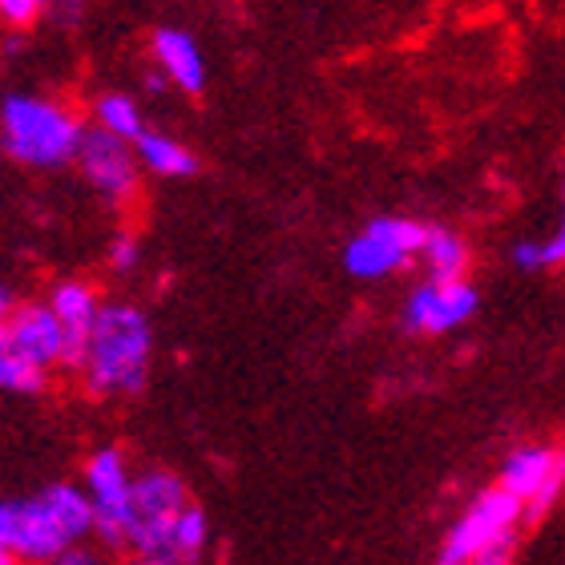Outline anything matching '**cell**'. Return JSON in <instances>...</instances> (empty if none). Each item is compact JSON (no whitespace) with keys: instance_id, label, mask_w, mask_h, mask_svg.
<instances>
[{"instance_id":"cell-6","label":"cell","mask_w":565,"mask_h":565,"mask_svg":"<svg viewBox=\"0 0 565 565\" xmlns=\"http://www.w3.org/2000/svg\"><path fill=\"white\" fill-rule=\"evenodd\" d=\"M433 226L416 223V218H401V214H380L372 223H364L348 238L343 247V271L352 279H388V275L404 271L413 259L424 255Z\"/></svg>"},{"instance_id":"cell-12","label":"cell","mask_w":565,"mask_h":565,"mask_svg":"<svg viewBox=\"0 0 565 565\" xmlns=\"http://www.w3.org/2000/svg\"><path fill=\"white\" fill-rule=\"evenodd\" d=\"M45 303H49V311L57 316L61 331H65V372H82L85 348H89V335H94L106 303H102L94 287L82 279L53 282L45 295Z\"/></svg>"},{"instance_id":"cell-2","label":"cell","mask_w":565,"mask_h":565,"mask_svg":"<svg viewBox=\"0 0 565 565\" xmlns=\"http://www.w3.org/2000/svg\"><path fill=\"white\" fill-rule=\"evenodd\" d=\"M153 331L134 303H106L82 360V384L94 396H138L150 372Z\"/></svg>"},{"instance_id":"cell-22","label":"cell","mask_w":565,"mask_h":565,"mask_svg":"<svg viewBox=\"0 0 565 565\" xmlns=\"http://www.w3.org/2000/svg\"><path fill=\"white\" fill-rule=\"evenodd\" d=\"M0 565H17V562H12V557H4V554H0Z\"/></svg>"},{"instance_id":"cell-7","label":"cell","mask_w":565,"mask_h":565,"mask_svg":"<svg viewBox=\"0 0 565 565\" xmlns=\"http://www.w3.org/2000/svg\"><path fill=\"white\" fill-rule=\"evenodd\" d=\"M521 518H525V505L518 497H509L505 489H484L448 530L436 565H472L477 557L493 554L497 545L513 542Z\"/></svg>"},{"instance_id":"cell-23","label":"cell","mask_w":565,"mask_h":565,"mask_svg":"<svg viewBox=\"0 0 565 565\" xmlns=\"http://www.w3.org/2000/svg\"><path fill=\"white\" fill-rule=\"evenodd\" d=\"M126 565H146V562H138V557H134V562H126Z\"/></svg>"},{"instance_id":"cell-9","label":"cell","mask_w":565,"mask_h":565,"mask_svg":"<svg viewBox=\"0 0 565 565\" xmlns=\"http://www.w3.org/2000/svg\"><path fill=\"white\" fill-rule=\"evenodd\" d=\"M562 484H565V448L525 445L505 457L497 489H505L509 497H518L521 505H525V518H537L542 509L554 505V497L562 493Z\"/></svg>"},{"instance_id":"cell-11","label":"cell","mask_w":565,"mask_h":565,"mask_svg":"<svg viewBox=\"0 0 565 565\" xmlns=\"http://www.w3.org/2000/svg\"><path fill=\"white\" fill-rule=\"evenodd\" d=\"M477 316V287L469 279L460 282H433L424 279L413 287L408 303H404V328L413 335H445L457 331Z\"/></svg>"},{"instance_id":"cell-5","label":"cell","mask_w":565,"mask_h":565,"mask_svg":"<svg viewBox=\"0 0 565 565\" xmlns=\"http://www.w3.org/2000/svg\"><path fill=\"white\" fill-rule=\"evenodd\" d=\"M190 505L194 501L186 497L182 477L166 469H146L134 481V518L126 550L146 565H178L174 530Z\"/></svg>"},{"instance_id":"cell-20","label":"cell","mask_w":565,"mask_h":565,"mask_svg":"<svg viewBox=\"0 0 565 565\" xmlns=\"http://www.w3.org/2000/svg\"><path fill=\"white\" fill-rule=\"evenodd\" d=\"M0 12H4V24H12V29H29V24L41 17V4H36V0H4Z\"/></svg>"},{"instance_id":"cell-1","label":"cell","mask_w":565,"mask_h":565,"mask_svg":"<svg viewBox=\"0 0 565 565\" xmlns=\"http://www.w3.org/2000/svg\"><path fill=\"white\" fill-rule=\"evenodd\" d=\"M97 533L94 505L77 484H45L0 505V554L17 565H53Z\"/></svg>"},{"instance_id":"cell-21","label":"cell","mask_w":565,"mask_h":565,"mask_svg":"<svg viewBox=\"0 0 565 565\" xmlns=\"http://www.w3.org/2000/svg\"><path fill=\"white\" fill-rule=\"evenodd\" d=\"M53 565H106V562H102V554H97V550H85V545H77V550H70V554L57 557Z\"/></svg>"},{"instance_id":"cell-14","label":"cell","mask_w":565,"mask_h":565,"mask_svg":"<svg viewBox=\"0 0 565 565\" xmlns=\"http://www.w3.org/2000/svg\"><path fill=\"white\" fill-rule=\"evenodd\" d=\"M420 263L428 267V279L433 282H460L465 271H469V243L457 231H448V226H433Z\"/></svg>"},{"instance_id":"cell-17","label":"cell","mask_w":565,"mask_h":565,"mask_svg":"<svg viewBox=\"0 0 565 565\" xmlns=\"http://www.w3.org/2000/svg\"><path fill=\"white\" fill-rule=\"evenodd\" d=\"M562 199H565V186H562ZM509 259H513L518 271H545V267L565 263V214H562V226L550 238H518L513 250H509Z\"/></svg>"},{"instance_id":"cell-10","label":"cell","mask_w":565,"mask_h":565,"mask_svg":"<svg viewBox=\"0 0 565 565\" xmlns=\"http://www.w3.org/2000/svg\"><path fill=\"white\" fill-rule=\"evenodd\" d=\"M138 150L126 146V141L109 138L106 130L89 126L82 141V153H77V170L89 186L109 202V206H126L138 194Z\"/></svg>"},{"instance_id":"cell-16","label":"cell","mask_w":565,"mask_h":565,"mask_svg":"<svg viewBox=\"0 0 565 565\" xmlns=\"http://www.w3.org/2000/svg\"><path fill=\"white\" fill-rule=\"evenodd\" d=\"M94 126L106 130L109 138L126 141V146H138L146 138V118H141V106L126 94H102L94 102Z\"/></svg>"},{"instance_id":"cell-3","label":"cell","mask_w":565,"mask_h":565,"mask_svg":"<svg viewBox=\"0 0 565 565\" xmlns=\"http://www.w3.org/2000/svg\"><path fill=\"white\" fill-rule=\"evenodd\" d=\"M82 118L53 97L41 94H9L0 102V138L12 162L33 170H57L77 162L85 141Z\"/></svg>"},{"instance_id":"cell-15","label":"cell","mask_w":565,"mask_h":565,"mask_svg":"<svg viewBox=\"0 0 565 565\" xmlns=\"http://www.w3.org/2000/svg\"><path fill=\"white\" fill-rule=\"evenodd\" d=\"M134 150H138V162L158 178H190L199 170V158L186 150V141L170 138V134L150 130Z\"/></svg>"},{"instance_id":"cell-13","label":"cell","mask_w":565,"mask_h":565,"mask_svg":"<svg viewBox=\"0 0 565 565\" xmlns=\"http://www.w3.org/2000/svg\"><path fill=\"white\" fill-rule=\"evenodd\" d=\"M150 49H153V61H158V73L174 89H182V94H202L206 89V61L199 53V41L186 29H174V24L153 29Z\"/></svg>"},{"instance_id":"cell-19","label":"cell","mask_w":565,"mask_h":565,"mask_svg":"<svg viewBox=\"0 0 565 565\" xmlns=\"http://www.w3.org/2000/svg\"><path fill=\"white\" fill-rule=\"evenodd\" d=\"M109 271H118V275H126V271H134L138 267V259H141V243L130 235V231H121L114 243H109Z\"/></svg>"},{"instance_id":"cell-4","label":"cell","mask_w":565,"mask_h":565,"mask_svg":"<svg viewBox=\"0 0 565 565\" xmlns=\"http://www.w3.org/2000/svg\"><path fill=\"white\" fill-rule=\"evenodd\" d=\"M53 367H65V331L45 299L12 303L0 323V388L36 396L49 388Z\"/></svg>"},{"instance_id":"cell-8","label":"cell","mask_w":565,"mask_h":565,"mask_svg":"<svg viewBox=\"0 0 565 565\" xmlns=\"http://www.w3.org/2000/svg\"><path fill=\"white\" fill-rule=\"evenodd\" d=\"M134 481L126 469L121 448H97L94 457L85 460V497L94 505L97 537L109 550H126L130 542V518H134Z\"/></svg>"},{"instance_id":"cell-18","label":"cell","mask_w":565,"mask_h":565,"mask_svg":"<svg viewBox=\"0 0 565 565\" xmlns=\"http://www.w3.org/2000/svg\"><path fill=\"white\" fill-rule=\"evenodd\" d=\"M206 542H211V525H206V513H202L199 505H190L186 513H182V521H178L174 530V557L178 565H194L202 557V550H206Z\"/></svg>"}]
</instances>
